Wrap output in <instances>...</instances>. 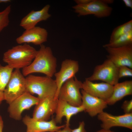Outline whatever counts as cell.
<instances>
[{"label": "cell", "instance_id": "cell-1", "mask_svg": "<svg viewBox=\"0 0 132 132\" xmlns=\"http://www.w3.org/2000/svg\"><path fill=\"white\" fill-rule=\"evenodd\" d=\"M57 60L51 48L41 44L34 60L28 66L22 69V73L27 76L34 73H40L52 77L56 72Z\"/></svg>", "mask_w": 132, "mask_h": 132}, {"label": "cell", "instance_id": "cell-2", "mask_svg": "<svg viewBox=\"0 0 132 132\" xmlns=\"http://www.w3.org/2000/svg\"><path fill=\"white\" fill-rule=\"evenodd\" d=\"M37 52L33 47L25 43L8 50L4 53L3 60L13 69H23L31 64Z\"/></svg>", "mask_w": 132, "mask_h": 132}, {"label": "cell", "instance_id": "cell-3", "mask_svg": "<svg viewBox=\"0 0 132 132\" xmlns=\"http://www.w3.org/2000/svg\"><path fill=\"white\" fill-rule=\"evenodd\" d=\"M25 79L26 92L32 95L37 94L40 100L51 95L55 96L57 86L52 77L29 75Z\"/></svg>", "mask_w": 132, "mask_h": 132}, {"label": "cell", "instance_id": "cell-4", "mask_svg": "<svg viewBox=\"0 0 132 132\" xmlns=\"http://www.w3.org/2000/svg\"><path fill=\"white\" fill-rule=\"evenodd\" d=\"M119 68L107 59L101 64L96 66L93 73L86 79L93 81L101 80L114 86L118 83Z\"/></svg>", "mask_w": 132, "mask_h": 132}, {"label": "cell", "instance_id": "cell-5", "mask_svg": "<svg viewBox=\"0 0 132 132\" xmlns=\"http://www.w3.org/2000/svg\"><path fill=\"white\" fill-rule=\"evenodd\" d=\"M82 82L75 76L66 81L61 87L58 99L75 106L82 104V95L80 91Z\"/></svg>", "mask_w": 132, "mask_h": 132}, {"label": "cell", "instance_id": "cell-6", "mask_svg": "<svg viewBox=\"0 0 132 132\" xmlns=\"http://www.w3.org/2000/svg\"><path fill=\"white\" fill-rule=\"evenodd\" d=\"M3 92L4 100L9 104L26 92L25 78L20 69L12 72Z\"/></svg>", "mask_w": 132, "mask_h": 132}, {"label": "cell", "instance_id": "cell-7", "mask_svg": "<svg viewBox=\"0 0 132 132\" xmlns=\"http://www.w3.org/2000/svg\"><path fill=\"white\" fill-rule=\"evenodd\" d=\"M108 0H91L83 5H77L72 7L79 16L93 14L99 18L108 17L110 14L112 8L108 5Z\"/></svg>", "mask_w": 132, "mask_h": 132}, {"label": "cell", "instance_id": "cell-8", "mask_svg": "<svg viewBox=\"0 0 132 132\" xmlns=\"http://www.w3.org/2000/svg\"><path fill=\"white\" fill-rule=\"evenodd\" d=\"M40 100L26 92L16 99L9 105L8 109L10 117L17 120H21L22 114L25 110L37 105Z\"/></svg>", "mask_w": 132, "mask_h": 132}, {"label": "cell", "instance_id": "cell-9", "mask_svg": "<svg viewBox=\"0 0 132 132\" xmlns=\"http://www.w3.org/2000/svg\"><path fill=\"white\" fill-rule=\"evenodd\" d=\"M108 53L107 59L116 66H126L132 68V44L121 47L105 48Z\"/></svg>", "mask_w": 132, "mask_h": 132}, {"label": "cell", "instance_id": "cell-10", "mask_svg": "<svg viewBox=\"0 0 132 132\" xmlns=\"http://www.w3.org/2000/svg\"><path fill=\"white\" fill-rule=\"evenodd\" d=\"M97 116L98 119L101 122L102 129H110L117 126L132 129V113L116 116L103 111Z\"/></svg>", "mask_w": 132, "mask_h": 132}, {"label": "cell", "instance_id": "cell-11", "mask_svg": "<svg viewBox=\"0 0 132 132\" xmlns=\"http://www.w3.org/2000/svg\"><path fill=\"white\" fill-rule=\"evenodd\" d=\"M79 70V65L77 61L66 59L62 61L60 70L56 72L54 75L57 86L55 99H58L59 91L63 85L68 79L74 77Z\"/></svg>", "mask_w": 132, "mask_h": 132}, {"label": "cell", "instance_id": "cell-12", "mask_svg": "<svg viewBox=\"0 0 132 132\" xmlns=\"http://www.w3.org/2000/svg\"><path fill=\"white\" fill-rule=\"evenodd\" d=\"M58 100L55 99L54 95L49 96L40 100L36 105L32 118L36 120L47 121L55 113Z\"/></svg>", "mask_w": 132, "mask_h": 132}, {"label": "cell", "instance_id": "cell-13", "mask_svg": "<svg viewBox=\"0 0 132 132\" xmlns=\"http://www.w3.org/2000/svg\"><path fill=\"white\" fill-rule=\"evenodd\" d=\"M113 86L102 82L94 83L86 79L81 83V89L88 94L105 101L111 96Z\"/></svg>", "mask_w": 132, "mask_h": 132}, {"label": "cell", "instance_id": "cell-14", "mask_svg": "<svg viewBox=\"0 0 132 132\" xmlns=\"http://www.w3.org/2000/svg\"><path fill=\"white\" fill-rule=\"evenodd\" d=\"M22 121L27 127V132H56L65 126L57 125L53 118L48 121H41L35 120L26 115L23 118Z\"/></svg>", "mask_w": 132, "mask_h": 132}, {"label": "cell", "instance_id": "cell-15", "mask_svg": "<svg viewBox=\"0 0 132 132\" xmlns=\"http://www.w3.org/2000/svg\"><path fill=\"white\" fill-rule=\"evenodd\" d=\"M82 104L84 111L93 117L103 111L108 105L106 101L93 96L81 89Z\"/></svg>", "mask_w": 132, "mask_h": 132}, {"label": "cell", "instance_id": "cell-16", "mask_svg": "<svg viewBox=\"0 0 132 132\" xmlns=\"http://www.w3.org/2000/svg\"><path fill=\"white\" fill-rule=\"evenodd\" d=\"M47 36L48 33L46 29L35 26L25 30L21 35L16 39V41L20 44L32 43L41 45L47 41Z\"/></svg>", "mask_w": 132, "mask_h": 132}, {"label": "cell", "instance_id": "cell-17", "mask_svg": "<svg viewBox=\"0 0 132 132\" xmlns=\"http://www.w3.org/2000/svg\"><path fill=\"white\" fill-rule=\"evenodd\" d=\"M84 110L82 105L74 106L65 101L58 99L54 119L57 123H61L62 118L65 117L66 120V124H70L71 118L73 116Z\"/></svg>", "mask_w": 132, "mask_h": 132}, {"label": "cell", "instance_id": "cell-18", "mask_svg": "<svg viewBox=\"0 0 132 132\" xmlns=\"http://www.w3.org/2000/svg\"><path fill=\"white\" fill-rule=\"evenodd\" d=\"M50 7L48 4L40 10L31 11L21 20L20 26L25 30H28L35 27L39 22L47 20L51 16L48 13Z\"/></svg>", "mask_w": 132, "mask_h": 132}, {"label": "cell", "instance_id": "cell-19", "mask_svg": "<svg viewBox=\"0 0 132 132\" xmlns=\"http://www.w3.org/2000/svg\"><path fill=\"white\" fill-rule=\"evenodd\" d=\"M132 94V80H126L113 86V92L106 101L108 105H112L125 97Z\"/></svg>", "mask_w": 132, "mask_h": 132}, {"label": "cell", "instance_id": "cell-20", "mask_svg": "<svg viewBox=\"0 0 132 132\" xmlns=\"http://www.w3.org/2000/svg\"><path fill=\"white\" fill-rule=\"evenodd\" d=\"M132 44V30L118 38L114 41L103 46L105 48H118Z\"/></svg>", "mask_w": 132, "mask_h": 132}, {"label": "cell", "instance_id": "cell-21", "mask_svg": "<svg viewBox=\"0 0 132 132\" xmlns=\"http://www.w3.org/2000/svg\"><path fill=\"white\" fill-rule=\"evenodd\" d=\"M13 69L8 65L0 64V90L3 91L11 77Z\"/></svg>", "mask_w": 132, "mask_h": 132}, {"label": "cell", "instance_id": "cell-22", "mask_svg": "<svg viewBox=\"0 0 132 132\" xmlns=\"http://www.w3.org/2000/svg\"><path fill=\"white\" fill-rule=\"evenodd\" d=\"M132 30V20L118 26L113 31L109 43H111L120 36Z\"/></svg>", "mask_w": 132, "mask_h": 132}, {"label": "cell", "instance_id": "cell-23", "mask_svg": "<svg viewBox=\"0 0 132 132\" xmlns=\"http://www.w3.org/2000/svg\"><path fill=\"white\" fill-rule=\"evenodd\" d=\"M11 10V7L10 5L0 12V32L9 24V16Z\"/></svg>", "mask_w": 132, "mask_h": 132}, {"label": "cell", "instance_id": "cell-24", "mask_svg": "<svg viewBox=\"0 0 132 132\" xmlns=\"http://www.w3.org/2000/svg\"><path fill=\"white\" fill-rule=\"evenodd\" d=\"M132 76V69L126 66H122L119 68L118 77L119 79L123 77Z\"/></svg>", "mask_w": 132, "mask_h": 132}, {"label": "cell", "instance_id": "cell-25", "mask_svg": "<svg viewBox=\"0 0 132 132\" xmlns=\"http://www.w3.org/2000/svg\"><path fill=\"white\" fill-rule=\"evenodd\" d=\"M121 108L123 110L124 114L132 113V99L124 101Z\"/></svg>", "mask_w": 132, "mask_h": 132}, {"label": "cell", "instance_id": "cell-26", "mask_svg": "<svg viewBox=\"0 0 132 132\" xmlns=\"http://www.w3.org/2000/svg\"><path fill=\"white\" fill-rule=\"evenodd\" d=\"M85 123L84 121L80 122L77 128L72 129V132H87L85 128Z\"/></svg>", "mask_w": 132, "mask_h": 132}, {"label": "cell", "instance_id": "cell-27", "mask_svg": "<svg viewBox=\"0 0 132 132\" xmlns=\"http://www.w3.org/2000/svg\"><path fill=\"white\" fill-rule=\"evenodd\" d=\"M70 124H66L62 130L60 129L56 132H72V129L69 127Z\"/></svg>", "mask_w": 132, "mask_h": 132}, {"label": "cell", "instance_id": "cell-28", "mask_svg": "<svg viewBox=\"0 0 132 132\" xmlns=\"http://www.w3.org/2000/svg\"><path fill=\"white\" fill-rule=\"evenodd\" d=\"M91 0H76L75 1L77 4V5L85 4L90 2Z\"/></svg>", "mask_w": 132, "mask_h": 132}, {"label": "cell", "instance_id": "cell-29", "mask_svg": "<svg viewBox=\"0 0 132 132\" xmlns=\"http://www.w3.org/2000/svg\"><path fill=\"white\" fill-rule=\"evenodd\" d=\"M125 5L127 7L132 8V0H123Z\"/></svg>", "mask_w": 132, "mask_h": 132}, {"label": "cell", "instance_id": "cell-30", "mask_svg": "<svg viewBox=\"0 0 132 132\" xmlns=\"http://www.w3.org/2000/svg\"><path fill=\"white\" fill-rule=\"evenodd\" d=\"M3 127V121L2 117L0 115V132H2Z\"/></svg>", "mask_w": 132, "mask_h": 132}, {"label": "cell", "instance_id": "cell-31", "mask_svg": "<svg viewBox=\"0 0 132 132\" xmlns=\"http://www.w3.org/2000/svg\"><path fill=\"white\" fill-rule=\"evenodd\" d=\"M4 100V99L3 92L0 90V104Z\"/></svg>", "mask_w": 132, "mask_h": 132}, {"label": "cell", "instance_id": "cell-32", "mask_svg": "<svg viewBox=\"0 0 132 132\" xmlns=\"http://www.w3.org/2000/svg\"><path fill=\"white\" fill-rule=\"evenodd\" d=\"M96 132H114L111 131L110 129H102L99 130L97 131Z\"/></svg>", "mask_w": 132, "mask_h": 132}, {"label": "cell", "instance_id": "cell-33", "mask_svg": "<svg viewBox=\"0 0 132 132\" xmlns=\"http://www.w3.org/2000/svg\"><path fill=\"white\" fill-rule=\"evenodd\" d=\"M10 0H0V3H6L11 2Z\"/></svg>", "mask_w": 132, "mask_h": 132}, {"label": "cell", "instance_id": "cell-34", "mask_svg": "<svg viewBox=\"0 0 132 132\" xmlns=\"http://www.w3.org/2000/svg\"></svg>", "mask_w": 132, "mask_h": 132}, {"label": "cell", "instance_id": "cell-35", "mask_svg": "<svg viewBox=\"0 0 132 132\" xmlns=\"http://www.w3.org/2000/svg\"></svg>", "mask_w": 132, "mask_h": 132}]
</instances>
